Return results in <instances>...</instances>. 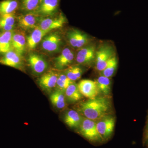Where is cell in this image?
Instances as JSON below:
<instances>
[{"label":"cell","instance_id":"obj_5","mask_svg":"<svg viewBox=\"0 0 148 148\" xmlns=\"http://www.w3.org/2000/svg\"><path fill=\"white\" fill-rule=\"evenodd\" d=\"M67 38L72 47L79 49L89 44L91 40L86 34L76 29H71L67 32Z\"/></svg>","mask_w":148,"mask_h":148},{"label":"cell","instance_id":"obj_30","mask_svg":"<svg viewBox=\"0 0 148 148\" xmlns=\"http://www.w3.org/2000/svg\"><path fill=\"white\" fill-rule=\"evenodd\" d=\"M144 145H145L146 146V147H148V139L146 140L145 142V143H144Z\"/></svg>","mask_w":148,"mask_h":148},{"label":"cell","instance_id":"obj_4","mask_svg":"<svg viewBox=\"0 0 148 148\" xmlns=\"http://www.w3.org/2000/svg\"><path fill=\"white\" fill-rule=\"evenodd\" d=\"M96 122L98 133L103 142H106L110 138L113 133L115 124L114 118L108 115Z\"/></svg>","mask_w":148,"mask_h":148},{"label":"cell","instance_id":"obj_29","mask_svg":"<svg viewBox=\"0 0 148 148\" xmlns=\"http://www.w3.org/2000/svg\"><path fill=\"white\" fill-rule=\"evenodd\" d=\"M148 139V119L146 124L145 132H144V137H143V143Z\"/></svg>","mask_w":148,"mask_h":148},{"label":"cell","instance_id":"obj_17","mask_svg":"<svg viewBox=\"0 0 148 148\" xmlns=\"http://www.w3.org/2000/svg\"><path fill=\"white\" fill-rule=\"evenodd\" d=\"M47 33L39 27L35 28L32 34L27 38V45L28 48L31 50L34 49Z\"/></svg>","mask_w":148,"mask_h":148},{"label":"cell","instance_id":"obj_13","mask_svg":"<svg viewBox=\"0 0 148 148\" xmlns=\"http://www.w3.org/2000/svg\"><path fill=\"white\" fill-rule=\"evenodd\" d=\"M58 75L54 71H49L45 73L40 78L38 83L43 90L49 91L56 86Z\"/></svg>","mask_w":148,"mask_h":148},{"label":"cell","instance_id":"obj_20","mask_svg":"<svg viewBox=\"0 0 148 148\" xmlns=\"http://www.w3.org/2000/svg\"><path fill=\"white\" fill-rule=\"evenodd\" d=\"M16 18L14 13L0 15V30L2 32L14 31Z\"/></svg>","mask_w":148,"mask_h":148},{"label":"cell","instance_id":"obj_26","mask_svg":"<svg viewBox=\"0 0 148 148\" xmlns=\"http://www.w3.org/2000/svg\"><path fill=\"white\" fill-rule=\"evenodd\" d=\"M118 65V61L116 55L110 59L105 69L100 72V75L110 78L113 76Z\"/></svg>","mask_w":148,"mask_h":148},{"label":"cell","instance_id":"obj_18","mask_svg":"<svg viewBox=\"0 0 148 148\" xmlns=\"http://www.w3.org/2000/svg\"><path fill=\"white\" fill-rule=\"evenodd\" d=\"M83 117L76 111L70 110L65 114L64 120L69 127L77 129L81 123Z\"/></svg>","mask_w":148,"mask_h":148},{"label":"cell","instance_id":"obj_2","mask_svg":"<svg viewBox=\"0 0 148 148\" xmlns=\"http://www.w3.org/2000/svg\"><path fill=\"white\" fill-rule=\"evenodd\" d=\"M79 134L92 143H102L103 140L98 133L96 127V122L83 117L79 127L77 129Z\"/></svg>","mask_w":148,"mask_h":148},{"label":"cell","instance_id":"obj_16","mask_svg":"<svg viewBox=\"0 0 148 148\" xmlns=\"http://www.w3.org/2000/svg\"><path fill=\"white\" fill-rule=\"evenodd\" d=\"M59 3V0H42L36 12L44 16H51L58 10Z\"/></svg>","mask_w":148,"mask_h":148},{"label":"cell","instance_id":"obj_10","mask_svg":"<svg viewBox=\"0 0 148 148\" xmlns=\"http://www.w3.org/2000/svg\"><path fill=\"white\" fill-rule=\"evenodd\" d=\"M62 44V39L57 33H53L45 37L42 42V47L48 52H56L60 50Z\"/></svg>","mask_w":148,"mask_h":148},{"label":"cell","instance_id":"obj_14","mask_svg":"<svg viewBox=\"0 0 148 148\" xmlns=\"http://www.w3.org/2000/svg\"><path fill=\"white\" fill-rule=\"evenodd\" d=\"M12 46V50L22 57L26 49V39L25 35L21 31H14Z\"/></svg>","mask_w":148,"mask_h":148},{"label":"cell","instance_id":"obj_28","mask_svg":"<svg viewBox=\"0 0 148 148\" xmlns=\"http://www.w3.org/2000/svg\"><path fill=\"white\" fill-rule=\"evenodd\" d=\"M74 82L69 79L65 74H61L58 76L56 86L57 90L65 92L66 88Z\"/></svg>","mask_w":148,"mask_h":148},{"label":"cell","instance_id":"obj_3","mask_svg":"<svg viewBox=\"0 0 148 148\" xmlns=\"http://www.w3.org/2000/svg\"><path fill=\"white\" fill-rule=\"evenodd\" d=\"M115 55L114 47L112 45L104 44L97 49L95 54V65L96 70L102 71L107 66L108 62Z\"/></svg>","mask_w":148,"mask_h":148},{"label":"cell","instance_id":"obj_11","mask_svg":"<svg viewBox=\"0 0 148 148\" xmlns=\"http://www.w3.org/2000/svg\"><path fill=\"white\" fill-rule=\"evenodd\" d=\"M28 61L32 71L36 75L42 74L47 69V62L39 54L31 53L29 56Z\"/></svg>","mask_w":148,"mask_h":148},{"label":"cell","instance_id":"obj_15","mask_svg":"<svg viewBox=\"0 0 148 148\" xmlns=\"http://www.w3.org/2000/svg\"><path fill=\"white\" fill-rule=\"evenodd\" d=\"M75 59L73 51L69 48H65L59 56L54 59V66L58 69L68 67Z\"/></svg>","mask_w":148,"mask_h":148},{"label":"cell","instance_id":"obj_23","mask_svg":"<svg viewBox=\"0 0 148 148\" xmlns=\"http://www.w3.org/2000/svg\"><path fill=\"white\" fill-rule=\"evenodd\" d=\"M50 100L55 108L63 109L66 106V96L63 91L57 90L52 92L50 95Z\"/></svg>","mask_w":148,"mask_h":148},{"label":"cell","instance_id":"obj_1","mask_svg":"<svg viewBox=\"0 0 148 148\" xmlns=\"http://www.w3.org/2000/svg\"><path fill=\"white\" fill-rule=\"evenodd\" d=\"M111 107L110 102L108 98L97 96L82 103L79 110L84 117L97 121L108 115Z\"/></svg>","mask_w":148,"mask_h":148},{"label":"cell","instance_id":"obj_8","mask_svg":"<svg viewBox=\"0 0 148 148\" xmlns=\"http://www.w3.org/2000/svg\"><path fill=\"white\" fill-rule=\"evenodd\" d=\"M66 18L61 14L58 16L54 17H48L41 19L39 27L45 32L49 33L53 29L61 28L66 23Z\"/></svg>","mask_w":148,"mask_h":148},{"label":"cell","instance_id":"obj_7","mask_svg":"<svg viewBox=\"0 0 148 148\" xmlns=\"http://www.w3.org/2000/svg\"><path fill=\"white\" fill-rule=\"evenodd\" d=\"M78 85L80 92L88 99H92L98 96L100 90L95 81L90 79H83Z\"/></svg>","mask_w":148,"mask_h":148},{"label":"cell","instance_id":"obj_22","mask_svg":"<svg viewBox=\"0 0 148 148\" xmlns=\"http://www.w3.org/2000/svg\"><path fill=\"white\" fill-rule=\"evenodd\" d=\"M19 6L18 0H3L0 1V15L14 13Z\"/></svg>","mask_w":148,"mask_h":148},{"label":"cell","instance_id":"obj_9","mask_svg":"<svg viewBox=\"0 0 148 148\" xmlns=\"http://www.w3.org/2000/svg\"><path fill=\"white\" fill-rule=\"evenodd\" d=\"M18 26L24 30L35 29L39 21V14L36 12H27L17 16Z\"/></svg>","mask_w":148,"mask_h":148},{"label":"cell","instance_id":"obj_21","mask_svg":"<svg viewBox=\"0 0 148 148\" xmlns=\"http://www.w3.org/2000/svg\"><path fill=\"white\" fill-rule=\"evenodd\" d=\"M64 93L67 101L72 103L79 101L83 97L80 92L78 85L75 82L72 83L69 86Z\"/></svg>","mask_w":148,"mask_h":148},{"label":"cell","instance_id":"obj_6","mask_svg":"<svg viewBox=\"0 0 148 148\" xmlns=\"http://www.w3.org/2000/svg\"><path fill=\"white\" fill-rule=\"evenodd\" d=\"M96 46L94 43H89L82 48L78 51L76 60L81 65H88L95 61Z\"/></svg>","mask_w":148,"mask_h":148},{"label":"cell","instance_id":"obj_27","mask_svg":"<svg viewBox=\"0 0 148 148\" xmlns=\"http://www.w3.org/2000/svg\"><path fill=\"white\" fill-rule=\"evenodd\" d=\"M83 73L82 69L79 66H70L66 69L65 75L71 80L75 82L81 77Z\"/></svg>","mask_w":148,"mask_h":148},{"label":"cell","instance_id":"obj_19","mask_svg":"<svg viewBox=\"0 0 148 148\" xmlns=\"http://www.w3.org/2000/svg\"><path fill=\"white\" fill-rule=\"evenodd\" d=\"M14 31L2 32L1 33L0 55H3L10 51L12 50V40Z\"/></svg>","mask_w":148,"mask_h":148},{"label":"cell","instance_id":"obj_31","mask_svg":"<svg viewBox=\"0 0 148 148\" xmlns=\"http://www.w3.org/2000/svg\"><path fill=\"white\" fill-rule=\"evenodd\" d=\"M0 34H1V33H0Z\"/></svg>","mask_w":148,"mask_h":148},{"label":"cell","instance_id":"obj_25","mask_svg":"<svg viewBox=\"0 0 148 148\" xmlns=\"http://www.w3.org/2000/svg\"><path fill=\"white\" fill-rule=\"evenodd\" d=\"M42 0H21V10L26 12H36Z\"/></svg>","mask_w":148,"mask_h":148},{"label":"cell","instance_id":"obj_12","mask_svg":"<svg viewBox=\"0 0 148 148\" xmlns=\"http://www.w3.org/2000/svg\"><path fill=\"white\" fill-rule=\"evenodd\" d=\"M0 64L19 70L23 66L22 57L12 49L0 57Z\"/></svg>","mask_w":148,"mask_h":148},{"label":"cell","instance_id":"obj_24","mask_svg":"<svg viewBox=\"0 0 148 148\" xmlns=\"http://www.w3.org/2000/svg\"><path fill=\"white\" fill-rule=\"evenodd\" d=\"M100 92L108 96L111 93V81L110 78L100 75L95 81Z\"/></svg>","mask_w":148,"mask_h":148}]
</instances>
